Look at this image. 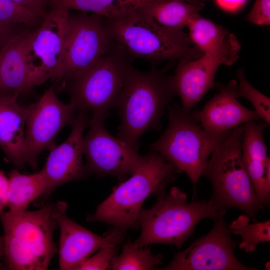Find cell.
Masks as SVG:
<instances>
[{"label": "cell", "mask_w": 270, "mask_h": 270, "mask_svg": "<svg viewBox=\"0 0 270 270\" xmlns=\"http://www.w3.org/2000/svg\"><path fill=\"white\" fill-rule=\"evenodd\" d=\"M113 46L105 19L86 12L70 15L62 62L60 79L78 78Z\"/></svg>", "instance_id": "9c48e42d"}, {"label": "cell", "mask_w": 270, "mask_h": 270, "mask_svg": "<svg viewBox=\"0 0 270 270\" xmlns=\"http://www.w3.org/2000/svg\"><path fill=\"white\" fill-rule=\"evenodd\" d=\"M248 216L240 215L228 226L232 234L239 235L242 242L238 244L240 249L246 252L255 250L257 244L270 241V220L251 224Z\"/></svg>", "instance_id": "484cf974"}, {"label": "cell", "mask_w": 270, "mask_h": 270, "mask_svg": "<svg viewBox=\"0 0 270 270\" xmlns=\"http://www.w3.org/2000/svg\"><path fill=\"white\" fill-rule=\"evenodd\" d=\"M246 20L258 25H270V0H256Z\"/></svg>", "instance_id": "f546056e"}, {"label": "cell", "mask_w": 270, "mask_h": 270, "mask_svg": "<svg viewBox=\"0 0 270 270\" xmlns=\"http://www.w3.org/2000/svg\"><path fill=\"white\" fill-rule=\"evenodd\" d=\"M44 16L50 0H13Z\"/></svg>", "instance_id": "4dcf8cb0"}, {"label": "cell", "mask_w": 270, "mask_h": 270, "mask_svg": "<svg viewBox=\"0 0 270 270\" xmlns=\"http://www.w3.org/2000/svg\"><path fill=\"white\" fill-rule=\"evenodd\" d=\"M37 28L15 34L0 50V96L29 89L27 55Z\"/></svg>", "instance_id": "d6986e66"}, {"label": "cell", "mask_w": 270, "mask_h": 270, "mask_svg": "<svg viewBox=\"0 0 270 270\" xmlns=\"http://www.w3.org/2000/svg\"><path fill=\"white\" fill-rule=\"evenodd\" d=\"M18 95L0 96V148L18 168L26 164L25 154L26 106L18 102Z\"/></svg>", "instance_id": "ffe728a7"}, {"label": "cell", "mask_w": 270, "mask_h": 270, "mask_svg": "<svg viewBox=\"0 0 270 270\" xmlns=\"http://www.w3.org/2000/svg\"><path fill=\"white\" fill-rule=\"evenodd\" d=\"M72 122L68 138L50 150L45 164L41 170L44 190L39 198L44 201L57 188L68 182L83 179L88 172L84 166V131L88 124V112H78Z\"/></svg>", "instance_id": "9a60e30c"}, {"label": "cell", "mask_w": 270, "mask_h": 270, "mask_svg": "<svg viewBox=\"0 0 270 270\" xmlns=\"http://www.w3.org/2000/svg\"><path fill=\"white\" fill-rule=\"evenodd\" d=\"M105 20L113 45L132 60L156 64L166 60H194L204 54L182 30L160 24L139 9Z\"/></svg>", "instance_id": "7a4b0ae2"}, {"label": "cell", "mask_w": 270, "mask_h": 270, "mask_svg": "<svg viewBox=\"0 0 270 270\" xmlns=\"http://www.w3.org/2000/svg\"><path fill=\"white\" fill-rule=\"evenodd\" d=\"M162 255L154 254L150 248L138 247L130 240L122 246L119 256L112 260L110 268L114 270H152L162 262Z\"/></svg>", "instance_id": "d4e9b609"}, {"label": "cell", "mask_w": 270, "mask_h": 270, "mask_svg": "<svg viewBox=\"0 0 270 270\" xmlns=\"http://www.w3.org/2000/svg\"><path fill=\"white\" fill-rule=\"evenodd\" d=\"M239 84H237V98H244L254 106V111L264 122H270V100L253 87L246 80L244 70L240 69L236 72Z\"/></svg>", "instance_id": "83f0119b"}, {"label": "cell", "mask_w": 270, "mask_h": 270, "mask_svg": "<svg viewBox=\"0 0 270 270\" xmlns=\"http://www.w3.org/2000/svg\"><path fill=\"white\" fill-rule=\"evenodd\" d=\"M229 226L221 217L211 230L177 253L164 270H252L235 256L238 242L232 239Z\"/></svg>", "instance_id": "5bb4252c"}, {"label": "cell", "mask_w": 270, "mask_h": 270, "mask_svg": "<svg viewBox=\"0 0 270 270\" xmlns=\"http://www.w3.org/2000/svg\"><path fill=\"white\" fill-rule=\"evenodd\" d=\"M186 200V194L174 186L158 196L150 208H142L138 218L141 234L134 243L138 247L164 244L180 248L200 220H216L226 214L210 199Z\"/></svg>", "instance_id": "277c9868"}, {"label": "cell", "mask_w": 270, "mask_h": 270, "mask_svg": "<svg viewBox=\"0 0 270 270\" xmlns=\"http://www.w3.org/2000/svg\"><path fill=\"white\" fill-rule=\"evenodd\" d=\"M218 4L228 10H234L244 4L246 0H216Z\"/></svg>", "instance_id": "d6a6232c"}, {"label": "cell", "mask_w": 270, "mask_h": 270, "mask_svg": "<svg viewBox=\"0 0 270 270\" xmlns=\"http://www.w3.org/2000/svg\"><path fill=\"white\" fill-rule=\"evenodd\" d=\"M44 16L13 0H0V24L30 26L42 22Z\"/></svg>", "instance_id": "4316f807"}, {"label": "cell", "mask_w": 270, "mask_h": 270, "mask_svg": "<svg viewBox=\"0 0 270 270\" xmlns=\"http://www.w3.org/2000/svg\"><path fill=\"white\" fill-rule=\"evenodd\" d=\"M4 256L6 266L12 270H47L58 253L53 239L58 224L50 204L34 211L2 212Z\"/></svg>", "instance_id": "5b68a950"}, {"label": "cell", "mask_w": 270, "mask_h": 270, "mask_svg": "<svg viewBox=\"0 0 270 270\" xmlns=\"http://www.w3.org/2000/svg\"><path fill=\"white\" fill-rule=\"evenodd\" d=\"M14 34L12 31L11 27L0 24V50Z\"/></svg>", "instance_id": "836d02e7"}, {"label": "cell", "mask_w": 270, "mask_h": 270, "mask_svg": "<svg viewBox=\"0 0 270 270\" xmlns=\"http://www.w3.org/2000/svg\"><path fill=\"white\" fill-rule=\"evenodd\" d=\"M67 206L64 201L50 204L52 216L60 228V269L75 270L84 260L125 230L114 226L102 236H98L69 218Z\"/></svg>", "instance_id": "2e32d148"}, {"label": "cell", "mask_w": 270, "mask_h": 270, "mask_svg": "<svg viewBox=\"0 0 270 270\" xmlns=\"http://www.w3.org/2000/svg\"><path fill=\"white\" fill-rule=\"evenodd\" d=\"M8 178L0 170V212L8 206Z\"/></svg>", "instance_id": "1f68e13d"}, {"label": "cell", "mask_w": 270, "mask_h": 270, "mask_svg": "<svg viewBox=\"0 0 270 270\" xmlns=\"http://www.w3.org/2000/svg\"><path fill=\"white\" fill-rule=\"evenodd\" d=\"M168 70L153 66L142 72L133 67L116 101L120 121L116 136L137 152L144 132L161 129L165 108L176 94Z\"/></svg>", "instance_id": "6da1fadb"}, {"label": "cell", "mask_w": 270, "mask_h": 270, "mask_svg": "<svg viewBox=\"0 0 270 270\" xmlns=\"http://www.w3.org/2000/svg\"><path fill=\"white\" fill-rule=\"evenodd\" d=\"M124 238V234L105 244L94 256L81 262L75 270H104L110 268V262L116 255L118 245Z\"/></svg>", "instance_id": "f1b7e54d"}, {"label": "cell", "mask_w": 270, "mask_h": 270, "mask_svg": "<svg viewBox=\"0 0 270 270\" xmlns=\"http://www.w3.org/2000/svg\"><path fill=\"white\" fill-rule=\"evenodd\" d=\"M238 83L231 80L226 85L218 86L216 94L199 112H194L195 117L206 130L222 133L260 118L258 114L240 104L237 100Z\"/></svg>", "instance_id": "e0dca14e"}, {"label": "cell", "mask_w": 270, "mask_h": 270, "mask_svg": "<svg viewBox=\"0 0 270 270\" xmlns=\"http://www.w3.org/2000/svg\"><path fill=\"white\" fill-rule=\"evenodd\" d=\"M154 0H50V6L84 12H90L105 19L120 18L140 9Z\"/></svg>", "instance_id": "7402d4cb"}, {"label": "cell", "mask_w": 270, "mask_h": 270, "mask_svg": "<svg viewBox=\"0 0 270 270\" xmlns=\"http://www.w3.org/2000/svg\"><path fill=\"white\" fill-rule=\"evenodd\" d=\"M180 173L160 154L144 156L140 164L126 180L112 188L109 196L96 207L86 220L113 225L126 230L140 227L138 218L142 206L149 196L165 192L166 186Z\"/></svg>", "instance_id": "3957f363"}, {"label": "cell", "mask_w": 270, "mask_h": 270, "mask_svg": "<svg viewBox=\"0 0 270 270\" xmlns=\"http://www.w3.org/2000/svg\"><path fill=\"white\" fill-rule=\"evenodd\" d=\"M106 118L92 115L89 120L90 128L84 138L85 168L88 172L98 176L124 180L138 168L144 156L108 132L104 125Z\"/></svg>", "instance_id": "8fae6325"}, {"label": "cell", "mask_w": 270, "mask_h": 270, "mask_svg": "<svg viewBox=\"0 0 270 270\" xmlns=\"http://www.w3.org/2000/svg\"><path fill=\"white\" fill-rule=\"evenodd\" d=\"M45 188L41 170L32 174H23L17 170L9 174L8 206L11 212L26 210L30 204L40 198Z\"/></svg>", "instance_id": "603a6c76"}, {"label": "cell", "mask_w": 270, "mask_h": 270, "mask_svg": "<svg viewBox=\"0 0 270 270\" xmlns=\"http://www.w3.org/2000/svg\"><path fill=\"white\" fill-rule=\"evenodd\" d=\"M186 26L190 39L203 54L218 50L230 34L222 26L202 17L198 12L189 19Z\"/></svg>", "instance_id": "cb8c5ba5"}, {"label": "cell", "mask_w": 270, "mask_h": 270, "mask_svg": "<svg viewBox=\"0 0 270 270\" xmlns=\"http://www.w3.org/2000/svg\"><path fill=\"white\" fill-rule=\"evenodd\" d=\"M69 10L50 8L38 26L27 55L29 89L60 80Z\"/></svg>", "instance_id": "30bf717a"}, {"label": "cell", "mask_w": 270, "mask_h": 270, "mask_svg": "<svg viewBox=\"0 0 270 270\" xmlns=\"http://www.w3.org/2000/svg\"><path fill=\"white\" fill-rule=\"evenodd\" d=\"M203 6L197 0H154L139 10L160 24L182 30Z\"/></svg>", "instance_id": "44dd1931"}, {"label": "cell", "mask_w": 270, "mask_h": 270, "mask_svg": "<svg viewBox=\"0 0 270 270\" xmlns=\"http://www.w3.org/2000/svg\"><path fill=\"white\" fill-rule=\"evenodd\" d=\"M4 236L0 235V270H3L6 266L2 262V260L4 256Z\"/></svg>", "instance_id": "e575fe53"}, {"label": "cell", "mask_w": 270, "mask_h": 270, "mask_svg": "<svg viewBox=\"0 0 270 270\" xmlns=\"http://www.w3.org/2000/svg\"><path fill=\"white\" fill-rule=\"evenodd\" d=\"M25 154L26 164L36 168L41 152L56 146L60 130L72 124L78 112L70 102L66 104L52 88L45 91L36 102L26 106Z\"/></svg>", "instance_id": "7c38bea8"}, {"label": "cell", "mask_w": 270, "mask_h": 270, "mask_svg": "<svg viewBox=\"0 0 270 270\" xmlns=\"http://www.w3.org/2000/svg\"><path fill=\"white\" fill-rule=\"evenodd\" d=\"M132 59L113 46L110 50L78 78L71 81L70 103L78 111L108 118L115 107Z\"/></svg>", "instance_id": "ba28073f"}, {"label": "cell", "mask_w": 270, "mask_h": 270, "mask_svg": "<svg viewBox=\"0 0 270 270\" xmlns=\"http://www.w3.org/2000/svg\"><path fill=\"white\" fill-rule=\"evenodd\" d=\"M267 124L253 120L244 124L241 142L242 159L258 200L264 206L270 200V159L263 132Z\"/></svg>", "instance_id": "ac0fdd59"}, {"label": "cell", "mask_w": 270, "mask_h": 270, "mask_svg": "<svg viewBox=\"0 0 270 270\" xmlns=\"http://www.w3.org/2000/svg\"><path fill=\"white\" fill-rule=\"evenodd\" d=\"M240 50L239 42L233 34H230L218 50L204 54L196 60H179L171 76L183 110L191 111L212 87L218 67L234 64L238 58Z\"/></svg>", "instance_id": "4fadbf2b"}, {"label": "cell", "mask_w": 270, "mask_h": 270, "mask_svg": "<svg viewBox=\"0 0 270 270\" xmlns=\"http://www.w3.org/2000/svg\"><path fill=\"white\" fill-rule=\"evenodd\" d=\"M244 128V124L231 130L211 154L202 176L210 180V200L220 210L238 208L254 221L256 214L264 206L258 200L242 159Z\"/></svg>", "instance_id": "52a82bcc"}, {"label": "cell", "mask_w": 270, "mask_h": 270, "mask_svg": "<svg viewBox=\"0 0 270 270\" xmlns=\"http://www.w3.org/2000/svg\"><path fill=\"white\" fill-rule=\"evenodd\" d=\"M167 111L168 127L150 149L161 154L180 172L185 173L195 188L211 154L231 130L222 133L208 131L194 112L176 104H169Z\"/></svg>", "instance_id": "8992f818"}]
</instances>
